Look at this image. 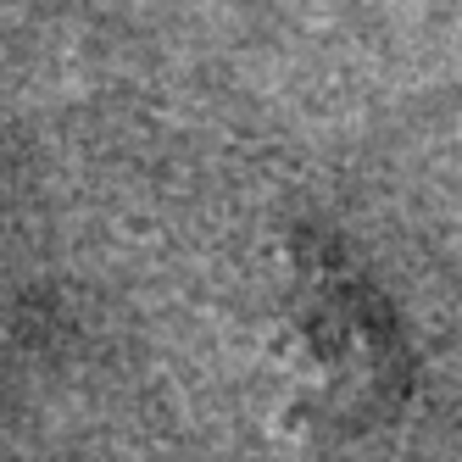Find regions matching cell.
Here are the masks:
<instances>
[{"label": "cell", "mask_w": 462, "mask_h": 462, "mask_svg": "<svg viewBox=\"0 0 462 462\" xmlns=\"http://www.w3.org/2000/svg\"><path fill=\"white\" fill-rule=\"evenodd\" d=\"M290 402L312 429L368 435L407 402L412 362L384 301L335 251L301 245L279 307Z\"/></svg>", "instance_id": "6da1fadb"}]
</instances>
